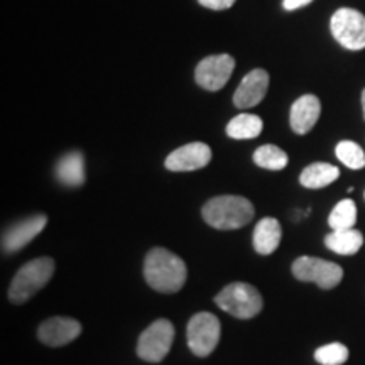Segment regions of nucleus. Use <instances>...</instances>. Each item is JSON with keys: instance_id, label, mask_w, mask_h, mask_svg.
Instances as JSON below:
<instances>
[{"instance_id": "obj_13", "label": "nucleus", "mask_w": 365, "mask_h": 365, "mask_svg": "<svg viewBox=\"0 0 365 365\" xmlns=\"http://www.w3.org/2000/svg\"><path fill=\"white\" fill-rule=\"evenodd\" d=\"M269 88L267 71L255 68L240 81L234 93V103L239 108H250L259 105L266 97Z\"/></svg>"}, {"instance_id": "obj_10", "label": "nucleus", "mask_w": 365, "mask_h": 365, "mask_svg": "<svg viewBox=\"0 0 365 365\" xmlns=\"http://www.w3.org/2000/svg\"><path fill=\"white\" fill-rule=\"evenodd\" d=\"M210 161H212V149H210V145L203 143H191L173 150L170 156L166 158L164 166L170 171L186 173L202 170Z\"/></svg>"}, {"instance_id": "obj_21", "label": "nucleus", "mask_w": 365, "mask_h": 365, "mask_svg": "<svg viewBox=\"0 0 365 365\" xmlns=\"http://www.w3.org/2000/svg\"><path fill=\"white\" fill-rule=\"evenodd\" d=\"M357 222V207L352 200H341L336 203V207L331 210L330 217H328V225L331 230H346V228H354Z\"/></svg>"}, {"instance_id": "obj_19", "label": "nucleus", "mask_w": 365, "mask_h": 365, "mask_svg": "<svg viewBox=\"0 0 365 365\" xmlns=\"http://www.w3.org/2000/svg\"><path fill=\"white\" fill-rule=\"evenodd\" d=\"M262 120L254 113H240L227 124V135L232 139H255L262 132Z\"/></svg>"}, {"instance_id": "obj_7", "label": "nucleus", "mask_w": 365, "mask_h": 365, "mask_svg": "<svg viewBox=\"0 0 365 365\" xmlns=\"http://www.w3.org/2000/svg\"><path fill=\"white\" fill-rule=\"evenodd\" d=\"M293 274L298 281L314 282L322 289H333L340 284L344 269L339 264L325 261V259L301 255L293 262Z\"/></svg>"}, {"instance_id": "obj_5", "label": "nucleus", "mask_w": 365, "mask_h": 365, "mask_svg": "<svg viewBox=\"0 0 365 365\" xmlns=\"http://www.w3.org/2000/svg\"><path fill=\"white\" fill-rule=\"evenodd\" d=\"M220 319L215 314L202 312L191 317L186 328V340L196 357H208L220 341Z\"/></svg>"}, {"instance_id": "obj_2", "label": "nucleus", "mask_w": 365, "mask_h": 365, "mask_svg": "<svg viewBox=\"0 0 365 365\" xmlns=\"http://www.w3.org/2000/svg\"><path fill=\"white\" fill-rule=\"evenodd\" d=\"M202 217L210 227L217 230H237L252 220L254 205L244 196H217L203 205Z\"/></svg>"}, {"instance_id": "obj_15", "label": "nucleus", "mask_w": 365, "mask_h": 365, "mask_svg": "<svg viewBox=\"0 0 365 365\" xmlns=\"http://www.w3.org/2000/svg\"><path fill=\"white\" fill-rule=\"evenodd\" d=\"M281 223L272 217H266L259 220L257 225L254 228L252 244L255 252L261 255H271L274 250L279 247L281 244Z\"/></svg>"}, {"instance_id": "obj_25", "label": "nucleus", "mask_w": 365, "mask_h": 365, "mask_svg": "<svg viewBox=\"0 0 365 365\" xmlns=\"http://www.w3.org/2000/svg\"><path fill=\"white\" fill-rule=\"evenodd\" d=\"M312 2L313 0H284V2H282V7H284L286 11H296V9L308 6V4Z\"/></svg>"}, {"instance_id": "obj_24", "label": "nucleus", "mask_w": 365, "mask_h": 365, "mask_svg": "<svg viewBox=\"0 0 365 365\" xmlns=\"http://www.w3.org/2000/svg\"><path fill=\"white\" fill-rule=\"evenodd\" d=\"M203 7L212 9V11H225V9H230L237 0H198Z\"/></svg>"}, {"instance_id": "obj_16", "label": "nucleus", "mask_w": 365, "mask_h": 365, "mask_svg": "<svg viewBox=\"0 0 365 365\" xmlns=\"http://www.w3.org/2000/svg\"><path fill=\"white\" fill-rule=\"evenodd\" d=\"M56 178L59 182L63 185L71 186V188H76V186H81L85 182V161L81 153L78 150H73V153H68L59 159L56 164Z\"/></svg>"}, {"instance_id": "obj_26", "label": "nucleus", "mask_w": 365, "mask_h": 365, "mask_svg": "<svg viewBox=\"0 0 365 365\" xmlns=\"http://www.w3.org/2000/svg\"><path fill=\"white\" fill-rule=\"evenodd\" d=\"M362 110H364V118H365V90L362 91Z\"/></svg>"}, {"instance_id": "obj_3", "label": "nucleus", "mask_w": 365, "mask_h": 365, "mask_svg": "<svg viewBox=\"0 0 365 365\" xmlns=\"http://www.w3.org/2000/svg\"><path fill=\"white\" fill-rule=\"evenodd\" d=\"M54 274V261L51 257H38L26 262L11 282L9 299L14 304H22L29 301L38 291L48 284Z\"/></svg>"}, {"instance_id": "obj_8", "label": "nucleus", "mask_w": 365, "mask_h": 365, "mask_svg": "<svg viewBox=\"0 0 365 365\" xmlns=\"http://www.w3.org/2000/svg\"><path fill=\"white\" fill-rule=\"evenodd\" d=\"M333 38L350 51L365 48V16L354 9H339L330 21Z\"/></svg>"}, {"instance_id": "obj_11", "label": "nucleus", "mask_w": 365, "mask_h": 365, "mask_svg": "<svg viewBox=\"0 0 365 365\" xmlns=\"http://www.w3.org/2000/svg\"><path fill=\"white\" fill-rule=\"evenodd\" d=\"M48 217L46 215H33L24 220L14 223L9 227L2 235V250L6 254H14L17 250L24 249L34 237H38L44 230Z\"/></svg>"}, {"instance_id": "obj_6", "label": "nucleus", "mask_w": 365, "mask_h": 365, "mask_svg": "<svg viewBox=\"0 0 365 365\" xmlns=\"http://www.w3.org/2000/svg\"><path fill=\"white\" fill-rule=\"evenodd\" d=\"M175 340V327L170 319H156L140 333L137 341V355L145 362L158 364L170 354Z\"/></svg>"}, {"instance_id": "obj_22", "label": "nucleus", "mask_w": 365, "mask_h": 365, "mask_svg": "<svg viewBox=\"0 0 365 365\" xmlns=\"http://www.w3.org/2000/svg\"><path fill=\"white\" fill-rule=\"evenodd\" d=\"M336 158L350 170H362L365 166V154L359 144L352 140H341L335 149Z\"/></svg>"}, {"instance_id": "obj_12", "label": "nucleus", "mask_w": 365, "mask_h": 365, "mask_svg": "<svg viewBox=\"0 0 365 365\" xmlns=\"http://www.w3.org/2000/svg\"><path fill=\"white\" fill-rule=\"evenodd\" d=\"M80 333V322L66 317H54L41 323L38 339L48 346H63L78 339Z\"/></svg>"}, {"instance_id": "obj_18", "label": "nucleus", "mask_w": 365, "mask_h": 365, "mask_svg": "<svg viewBox=\"0 0 365 365\" xmlns=\"http://www.w3.org/2000/svg\"><path fill=\"white\" fill-rule=\"evenodd\" d=\"M327 249L340 255H354L357 254L364 245V235L355 228H346V230H331L325 237Z\"/></svg>"}, {"instance_id": "obj_9", "label": "nucleus", "mask_w": 365, "mask_h": 365, "mask_svg": "<svg viewBox=\"0 0 365 365\" xmlns=\"http://www.w3.org/2000/svg\"><path fill=\"white\" fill-rule=\"evenodd\" d=\"M234 68L235 59L230 54H215V56L205 58L196 66V83L208 91H218L230 80Z\"/></svg>"}, {"instance_id": "obj_1", "label": "nucleus", "mask_w": 365, "mask_h": 365, "mask_svg": "<svg viewBox=\"0 0 365 365\" xmlns=\"http://www.w3.org/2000/svg\"><path fill=\"white\" fill-rule=\"evenodd\" d=\"M186 264L168 249H150L144 261V277L158 293H178L186 282Z\"/></svg>"}, {"instance_id": "obj_23", "label": "nucleus", "mask_w": 365, "mask_h": 365, "mask_svg": "<svg viewBox=\"0 0 365 365\" xmlns=\"http://www.w3.org/2000/svg\"><path fill=\"white\" fill-rule=\"evenodd\" d=\"M314 360L322 365H341L349 360V349L344 344L333 341L323 345L314 352Z\"/></svg>"}, {"instance_id": "obj_17", "label": "nucleus", "mask_w": 365, "mask_h": 365, "mask_svg": "<svg viewBox=\"0 0 365 365\" xmlns=\"http://www.w3.org/2000/svg\"><path fill=\"white\" fill-rule=\"evenodd\" d=\"M340 170L333 164L328 163H313L308 168H304L299 176V182L304 188L319 190L331 185L333 181L339 180Z\"/></svg>"}, {"instance_id": "obj_4", "label": "nucleus", "mask_w": 365, "mask_h": 365, "mask_svg": "<svg viewBox=\"0 0 365 365\" xmlns=\"http://www.w3.org/2000/svg\"><path fill=\"white\" fill-rule=\"evenodd\" d=\"M215 304L239 319L257 317L264 308L261 293L247 282H232L215 296Z\"/></svg>"}, {"instance_id": "obj_20", "label": "nucleus", "mask_w": 365, "mask_h": 365, "mask_svg": "<svg viewBox=\"0 0 365 365\" xmlns=\"http://www.w3.org/2000/svg\"><path fill=\"white\" fill-rule=\"evenodd\" d=\"M252 159L259 168H264V170L269 171L284 170L287 166V161H289L284 150L272 144L261 145V148L255 149Z\"/></svg>"}, {"instance_id": "obj_14", "label": "nucleus", "mask_w": 365, "mask_h": 365, "mask_svg": "<svg viewBox=\"0 0 365 365\" xmlns=\"http://www.w3.org/2000/svg\"><path fill=\"white\" fill-rule=\"evenodd\" d=\"M322 113V103L314 95H303L291 107L289 122L296 134L304 135L313 129Z\"/></svg>"}]
</instances>
